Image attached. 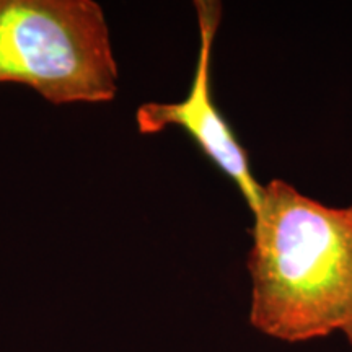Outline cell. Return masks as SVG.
<instances>
[{
  "label": "cell",
  "mask_w": 352,
  "mask_h": 352,
  "mask_svg": "<svg viewBox=\"0 0 352 352\" xmlns=\"http://www.w3.org/2000/svg\"><path fill=\"white\" fill-rule=\"evenodd\" d=\"M253 217V327L290 342L344 329L352 321L349 212L274 179Z\"/></svg>",
  "instance_id": "cell-1"
},
{
  "label": "cell",
  "mask_w": 352,
  "mask_h": 352,
  "mask_svg": "<svg viewBox=\"0 0 352 352\" xmlns=\"http://www.w3.org/2000/svg\"><path fill=\"white\" fill-rule=\"evenodd\" d=\"M20 83L52 104L104 103L118 64L94 0H0V83Z\"/></svg>",
  "instance_id": "cell-2"
},
{
  "label": "cell",
  "mask_w": 352,
  "mask_h": 352,
  "mask_svg": "<svg viewBox=\"0 0 352 352\" xmlns=\"http://www.w3.org/2000/svg\"><path fill=\"white\" fill-rule=\"evenodd\" d=\"M195 6L199 25V54L188 95L176 103L152 101L142 104L135 113V122L142 134H157L168 126L182 127L204 155L236 184L254 214L263 201L264 186L254 179L243 145L215 107L210 83L214 39L222 19V6L212 0H197Z\"/></svg>",
  "instance_id": "cell-3"
},
{
  "label": "cell",
  "mask_w": 352,
  "mask_h": 352,
  "mask_svg": "<svg viewBox=\"0 0 352 352\" xmlns=\"http://www.w3.org/2000/svg\"><path fill=\"white\" fill-rule=\"evenodd\" d=\"M342 331L346 333V336H347V340H349V342H351V346H352V321L349 324H347V327L342 329Z\"/></svg>",
  "instance_id": "cell-4"
},
{
  "label": "cell",
  "mask_w": 352,
  "mask_h": 352,
  "mask_svg": "<svg viewBox=\"0 0 352 352\" xmlns=\"http://www.w3.org/2000/svg\"><path fill=\"white\" fill-rule=\"evenodd\" d=\"M346 210H347V212H349V215L352 217V206H349V208H347Z\"/></svg>",
  "instance_id": "cell-5"
}]
</instances>
